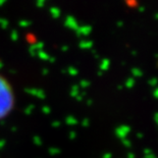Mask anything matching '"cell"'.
<instances>
[{
    "instance_id": "cell-1",
    "label": "cell",
    "mask_w": 158,
    "mask_h": 158,
    "mask_svg": "<svg viewBox=\"0 0 158 158\" xmlns=\"http://www.w3.org/2000/svg\"><path fill=\"white\" fill-rule=\"evenodd\" d=\"M15 105V91L9 81L0 73V120L6 118Z\"/></svg>"
},
{
    "instance_id": "cell-2",
    "label": "cell",
    "mask_w": 158,
    "mask_h": 158,
    "mask_svg": "<svg viewBox=\"0 0 158 158\" xmlns=\"http://www.w3.org/2000/svg\"><path fill=\"white\" fill-rule=\"evenodd\" d=\"M144 10H145V8H144V7H140V11H144Z\"/></svg>"
},
{
    "instance_id": "cell-3",
    "label": "cell",
    "mask_w": 158,
    "mask_h": 158,
    "mask_svg": "<svg viewBox=\"0 0 158 158\" xmlns=\"http://www.w3.org/2000/svg\"><path fill=\"white\" fill-rule=\"evenodd\" d=\"M155 19H158V13H156V15H155Z\"/></svg>"
}]
</instances>
